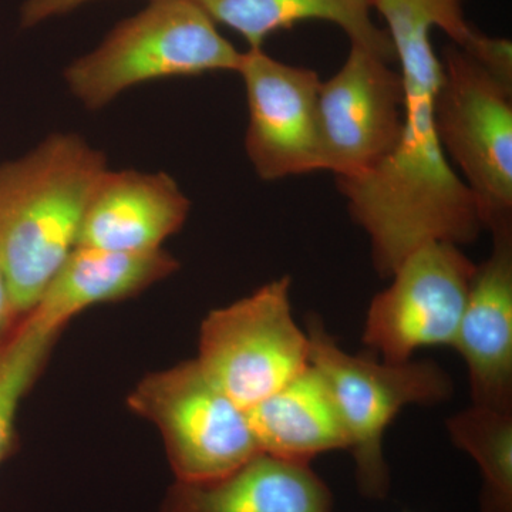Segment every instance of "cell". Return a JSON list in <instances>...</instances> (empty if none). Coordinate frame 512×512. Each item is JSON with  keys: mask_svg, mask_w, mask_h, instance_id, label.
<instances>
[{"mask_svg": "<svg viewBox=\"0 0 512 512\" xmlns=\"http://www.w3.org/2000/svg\"><path fill=\"white\" fill-rule=\"evenodd\" d=\"M400 62L406 103L399 143L372 170L340 178L350 217L366 232L380 278L431 242L471 244L483 231L476 200L453 170L434 120L441 64L431 45L440 28L460 42L471 26L464 0H372Z\"/></svg>", "mask_w": 512, "mask_h": 512, "instance_id": "6da1fadb", "label": "cell"}, {"mask_svg": "<svg viewBox=\"0 0 512 512\" xmlns=\"http://www.w3.org/2000/svg\"><path fill=\"white\" fill-rule=\"evenodd\" d=\"M77 134H53L0 164V274L28 315L76 248L84 212L107 170Z\"/></svg>", "mask_w": 512, "mask_h": 512, "instance_id": "7a4b0ae2", "label": "cell"}, {"mask_svg": "<svg viewBox=\"0 0 512 512\" xmlns=\"http://www.w3.org/2000/svg\"><path fill=\"white\" fill-rule=\"evenodd\" d=\"M241 59L195 0H151L74 60L64 80L84 107L99 110L137 84L237 72Z\"/></svg>", "mask_w": 512, "mask_h": 512, "instance_id": "3957f363", "label": "cell"}, {"mask_svg": "<svg viewBox=\"0 0 512 512\" xmlns=\"http://www.w3.org/2000/svg\"><path fill=\"white\" fill-rule=\"evenodd\" d=\"M311 365L335 397L355 460L359 493L383 500L390 490V470L384 457L387 427L404 407L448 402L454 383L434 360L387 363L375 355H352L338 345L316 313L306 318Z\"/></svg>", "mask_w": 512, "mask_h": 512, "instance_id": "277c9868", "label": "cell"}, {"mask_svg": "<svg viewBox=\"0 0 512 512\" xmlns=\"http://www.w3.org/2000/svg\"><path fill=\"white\" fill-rule=\"evenodd\" d=\"M440 64L434 120L441 147L473 194L483 228H512V84L454 43Z\"/></svg>", "mask_w": 512, "mask_h": 512, "instance_id": "5b68a950", "label": "cell"}, {"mask_svg": "<svg viewBox=\"0 0 512 512\" xmlns=\"http://www.w3.org/2000/svg\"><path fill=\"white\" fill-rule=\"evenodd\" d=\"M127 406L157 427L178 483L217 480L261 453L247 410L195 359L144 376L128 394Z\"/></svg>", "mask_w": 512, "mask_h": 512, "instance_id": "8992f818", "label": "cell"}, {"mask_svg": "<svg viewBox=\"0 0 512 512\" xmlns=\"http://www.w3.org/2000/svg\"><path fill=\"white\" fill-rule=\"evenodd\" d=\"M289 276L268 282L202 320L198 365L248 410L311 366L308 333L296 323Z\"/></svg>", "mask_w": 512, "mask_h": 512, "instance_id": "52a82bcc", "label": "cell"}, {"mask_svg": "<svg viewBox=\"0 0 512 512\" xmlns=\"http://www.w3.org/2000/svg\"><path fill=\"white\" fill-rule=\"evenodd\" d=\"M476 271L460 247L448 242L412 252L367 309L362 340L370 353L404 363L420 349L453 348Z\"/></svg>", "mask_w": 512, "mask_h": 512, "instance_id": "ba28073f", "label": "cell"}, {"mask_svg": "<svg viewBox=\"0 0 512 512\" xmlns=\"http://www.w3.org/2000/svg\"><path fill=\"white\" fill-rule=\"evenodd\" d=\"M365 47L352 45L335 76L320 84L323 171L340 178L372 170L399 143L406 92L402 74Z\"/></svg>", "mask_w": 512, "mask_h": 512, "instance_id": "9c48e42d", "label": "cell"}, {"mask_svg": "<svg viewBox=\"0 0 512 512\" xmlns=\"http://www.w3.org/2000/svg\"><path fill=\"white\" fill-rule=\"evenodd\" d=\"M237 73L247 92L245 151L265 181L323 171L318 73L279 62L261 49L242 53Z\"/></svg>", "mask_w": 512, "mask_h": 512, "instance_id": "30bf717a", "label": "cell"}, {"mask_svg": "<svg viewBox=\"0 0 512 512\" xmlns=\"http://www.w3.org/2000/svg\"><path fill=\"white\" fill-rule=\"evenodd\" d=\"M190 208L168 174L107 168L87 204L76 247L123 254L160 251L183 228Z\"/></svg>", "mask_w": 512, "mask_h": 512, "instance_id": "8fae6325", "label": "cell"}, {"mask_svg": "<svg viewBox=\"0 0 512 512\" xmlns=\"http://www.w3.org/2000/svg\"><path fill=\"white\" fill-rule=\"evenodd\" d=\"M491 234L493 251L477 265L453 348L473 404L512 412V228Z\"/></svg>", "mask_w": 512, "mask_h": 512, "instance_id": "7c38bea8", "label": "cell"}, {"mask_svg": "<svg viewBox=\"0 0 512 512\" xmlns=\"http://www.w3.org/2000/svg\"><path fill=\"white\" fill-rule=\"evenodd\" d=\"M160 512H333V495L311 464L259 453L217 480L174 481Z\"/></svg>", "mask_w": 512, "mask_h": 512, "instance_id": "4fadbf2b", "label": "cell"}, {"mask_svg": "<svg viewBox=\"0 0 512 512\" xmlns=\"http://www.w3.org/2000/svg\"><path fill=\"white\" fill-rule=\"evenodd\" d=\"M177 259L164 249L123 254L76 247L28 313L40 325L62 330L80 312L133 298L177 271Z\"/></svg>", "mask_w": 512, "mask_h": 512, "instance_id": "5bb4252c", "label": "cell"}, {"mask_svg": "<svg viewBox=\"0 0 512 512\" xmlns=\"http://www.w3.org/2000/svg\"><path fill=\"white\" fill-rule=\"evenodd\" d=\"M259 451L311 464L320 454L349 450V436L332 392L312 365L247 410Z\"/></svg>", "mask_w": 512, "mask_h": 512, "instance_id": "9a60e30c", "label": "cell"}, {"mask_svg": "<svg viewBox=\"0 0 512 512\" xmlns=\"http://www.w3.org/2000/svg\"><path fill=\"white\" fill-rule=\"evenodd\" d=\"M214 22L234 29L249 49H261L276 30L305 20H323L339 26L352 45L365 47L387 63L396 59L387 30L373 22L370 0H195Z\"/></svg>", "mask_w": 512, "mask_h": 512, "instance_id": "2e32d148", "label": "cell"}, {"mask_svg": "<svg viewBox=\"0 0 512 512\" xmlns=\"http://www.w3.org/2000/svg\"><path fill=\"white\" fill-rule=\"evenodd\" d=\"M446 427L454 446L480 470L481 512H512V412L473 404Z\"/></svg>", "mask_w": 512, "mask_h": 512, "instance_id": "e0dca14e", "label": "cell"}, {"mask_svg": "<svg viewBox=\"0 0 512 512\" xmlns=\"http://www.w3.org/2000/svg\"><path fill=\"white\" fill-rule=\"evenodd\" d=\"M60 333L26 316L16 338L0 355V464L15 453L20 404L45 369Z\"/></svg>", "mask_w": 512, "mask_h": 512, "instance_id": "ac0fdd59", "label": "cell"}, {"mask_svg": "<svg viewBox=\"0 0 512 512\" xmlns=\"http://www.w3.org/2000/svg\"><path fill=\"white\" fill-rule=\"evenodd\" d=\"M90 0H25L20 9V23L23 28H33L47 19L66 15Z\"/></svg>", "mask_w": 512, "mask_h": 512, "instance_id": "d6986e66", "label": "cell"}, {"mask_svg": "<svg viewBox=\"0 0 512 512\" xmlns=\"http://www.w3.org/2000/svg\"><path fill=\"white\" fill-rule=\"evenodd\" d=\"M25 319V313L16 305L5 278L0 274V355L16 338Z\"/></svg>", "mask_w": 512, "mask_h": 512, "instance_id": "ffe728a7", "label": "cell"}, {"mask_svg": "<svg viewBox=\"0 0 512 512\" xmlns=\"http://www.w3.org/2000/svg\"><path fill=\"white\" fill-rule=\"evenodd\" d=\"M403 512H410V511H403Z\"/></svg>", "mask_w": 512, "mask_h": 512, "instance_id": "44dd1931", "label": "cell"}, {"mask_svg": "<svg viewBox=\"0 0 512 512\" xmlns=\"http://www.w3.org/2000/svg\"><path fill=\"white\" fill-rule=\"evenodd\" d=\"M370 2H372V0H370Z\"/></svg>", "mask_w": 512, "mask_h": 512, "instance_id": "7402d4cb", "label": "cell"}]
</instances>
